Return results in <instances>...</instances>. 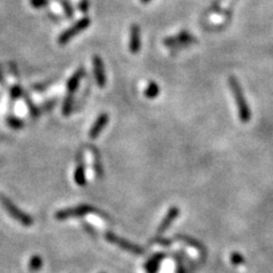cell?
<instances>
[{
    "mask_svg": "<svg viewBox=\"0 0 273 273\" xmlns=\"http://www.w3.org/2000/svg\"><path fill=\"white\" fill-rule=\"evenodd\" d=\"M229 86L231 89L232 95L234 98V101H236V105L238 107V114L239 119L243 123H247L251 120V110H249V106L246 101V98H245L244 91L242 87H240L239 81L234 77L229 78Z\"/></svg>",
    "mask_w": 273,
    "mask_h": 273,
    "instance_id": "cell-1",
    "label": "cell"
},
{
    "mask_svg": "<svg viewBox=\"0 0 273 273\" xmlns=\"http://www.w3.org/2000/svg\"><path fill=\"white\" fill-rule=\"evenodd\" d=\"M90 18L89 17H83L81 18V20H79L77 23H75L74 25H72L71 27H69L67 30H65L62 35L59 36L58 38V42L60 45H65V44H67V42L71 40V39H73V38L79 35V33H81L82 31H84L87 29V27H89V25H90Z\"/></svg>",
    "mask_w": 273,
    "mask_h": 273,
    "instance_id": "cell-2",
    "label": "cell"
},
{
    "mask_svg": "<svg viewBox=\"0 0 273 273\" xmlns=\"http://www.w3.org/2000/svg\"><path fill=\"white\" fill-rule=\"evenodd\" d=\"M97 209L90 205H79L75 207H71V209L58 211L56 213V219L57 220H66L70 218H75V216H82L88 213H95Z\"/></svg>",
    "mask_w": 273,
    "mask_h": 273,
    "instance_id": "cell-3",
    "label": "cell"
},
{
    "mask_svg": "<svg viewBox=\"0 0 273 273\" xmlns=\"http://www.w3.org/2000/svg\"><path fill=\"white\" fill-rule=\"evenodd\" d=\"M106 239L108 240V242H111V243H113V244H115V245H117V246H120L121 248H123V249H125V251H129V252H131V253L141 254V253L144 252L143 249H141L140 247L135 246V245L129 243L128 240L122 239V238H120V237L115 236V234H114V233H112V232L106 233Z\"/></svg>",
    "mask_w": 273,
    "mask_h": 273,
    "instance_id": "cell-4",
    "label": "cell"
},
{
    "mask_svg": "<svg viewBox=\"0 0 273 273\" xmlns=\"http://www.w3.org/2000/svg\"><path fill=\"white\" fill-rule=\"evenodd\" d=\"M195 38L191 35L188 33V32H181L177 37H171L167 38V39L164 40V44L167 47H183L190 45L191 42H195Z\"/></svg>",
    "mask_w": 273,
    "mask_h": 273,
    "instance_id": "cell-5",
    "label": "cell"
},
{
    "mask_svg": "<svg viewBox=\"0 0 273 273\" xmlns=\"http://www.w3.org/2000/svg\"><path fill=\"white\" fill-rule=\"evenodd\" d=\"M92 63H93V72H95V78L98 87L104 88L106 84V75H105V69H104L103 59L99 56H93Z\"/></svg>",
    "mask_w": 273,
    "mask_h": 273,
    "instance_id": "cell-6",
    "label": "cell"
},
{
    "mask_svg": "<svg viewBox=\"0 0 273 273\" xmlns=\"http://www.w3.org/2000/svg\"><path fill=\"white\" fill-rule=\"evenodd\" d=\"M107 123H108V115L106 113H104V114H100L98 116L95 123L92 124L90 131H89V136H90V139L98 138V135L103 132V130Z\"/></svg>",
    "mask_w": 273,
    "mask_h": 273,
    "instance_id": "cell-7",
    "label": "cell"
},
{
    "mask_svg": "<svg viewBox=\"0 0 273 273\" xmlns=\"http://www.w3.org/2000/svg\"><path fill=\"white\" fill-rule=\"evenodd\" d=\"M141 46V38H140V27L133 24L130 30V44L129 49L132 54L139 53Z\"/></svg>",
    "mask_w": 273,
    "mask_h": 273,
    "instance_id": "cell-8",
    "label": "cell"
},
{
    "mask_svg": "<svg viewBox=\"0 0 273 273\" xmlns=\"http://www.w3.org/2000/svg\"><path fill=\"white\" fill-rule=\"evenodd\" d=\"M179 213H180V211H179V209L177 206H173V207H171L170 210H168L166 216L162 221V223L159 224V228H158V231H157L158 234H161V233L166 231L167 228L170 227L173 221L178 218Z\"/></svg>",
    "mask_w": 273,
    "mask_h": 273,
    "instance_id": "cell-9",
    "label": "cell"
},
{
    "mask_svg": "<svg viewBox=\"0 0 273 273\" xmlns=\"http://www.w3.org/2000/svg\"><path fill=\"white\" fill-rule=\"evenodd\" d=\"M83 74H84V69L81 67V69H79L77 72H75L72 77L70 78L69 82H67V91H69L70 95H74V92L77 91L79 83H80V80H81V78L83 77Z\"/></svg>",
    "mask_w": 273,
    "mask_h": 273,
    "instance_id": "cell-10",
    "label": "cell"
},
{
    "mask_svg": "<svg viewBox=\"0 0 273 273\" xmlns=\"http://www.w3.org/2000/svg\"><path fill=\"white\" fill-rule=\"evenodd\" d=\"M74 180L78 186H86V170H84L83 163L80 161L74 172Z\"/></svg>",
    "mask_w": 273,
    "mask_h": 273,
    "instance_id": "cell-11",
    "label": "cell"
},
{
    "mask_svg": "<svg viewBox=\"0 0 273 273\" xmlns=\"http://www.w3.org/2000/svg\"><path fill=\"white\" fill-rule=\"evenodd\" d=\"M159 95V87L156 82H150L148 84V87L146 88L145 90V96L148 98V99H154Z\"/></svg>",
    "mask_w": 273,
    "mask_h": 273,
    "instance_id": "cell-12",
    "label": "cell"
},
{
    "mask_svg": "<svg viewBox=\"0 0 273 273\" xmlns=\"http://www.w3.org/2000/svg\"><path fill=\"white\" fill-rule=\"evenodd\" d=\"M93 152V158H95V171L98 178L103 177V166H101V161H100V155L98 153V150L96 148H92Z\"/></svg>",
    "mask_w": 273,
    "mask_h": 273,
    "instance_id": "cell-13",
    "label": "cell"
},
{
    "mask_svg": "<svg viewBox=\"0 0 273 273\" xmlns=\"http://www.w3.org/2000/svg\"><path fill=\"white\" fill-rule=\"evenodd\" d=\"M72 106H73V95H69L66 96L63 104V114L64 115H70V113L72 112Z\"/></svg>",
    "mask_w": 273,
    "mask_h": 273,
    "instance_id": "cell-14",
    "label": "cell"
},
{
    "mask_svg": "<svg viewBox=\"0 0 273 273\" xmlns=\"http://www.w3.org/2000/svg\"><path fill=\"white\" fill-rule=\"evenodd\" d=\"M62 6L64 8V12H65V15H66L67 18H73L74 16V11H73V7L72 5H71L67 0H62Z\"/></svg>",
    "mask_w": 273,
    "mask_h": 273,
    "instance_id": "cell-15",
    "label": "cell"
},
{
    "mask_svg": "<svg viewBox=\"0 0 273 273\" xmlns=\"http://www.w3.org/2000/svg\"><path fill=\"white\" fill-rule=\"evenodd\" d=\"M30 3L32 5V7L42 8V7H46L49 2L48 0H30Z\"/></svg>",
    "mask_w": 273,
    "mask_h": 273,
    "instance_id": "cell-16",
    "label": "cell"
},
{
    "mask_svg": "<svg viewBox=\"0 0 273 273\" xmlns=\"http://www.w3.org/2000/svg\"><path fill=\"white\" fill-rule=\"evenodd\" d=\"M41 266V260H40V257H33L32 258V261H31V265H30V269L31 270H38L39 269V267Z\"/></svg>",
    "mask_w": 273,
    "mask_h": 273,
    "instance_id": "cell-17",
    "label": "cell"
},
{
    "mask_svg": "<svg viewBox=\"0 0 273 273\" xmlns=\"http://www.w3.org/2000/svg\"><path fill=\"white\" fill-rule=\"evenodd\" d=\"M88 9H89L88 0H81V2L79 3V11L83 14H86L88 12Z\"/></svg>",
    "mask_w": 273,
    "mask_h": 273,
    "instance_id": "cell-18",
    "label": "cell"
},
{
    "mask_svg": "<svg viewBox=\"0 0 273 273\" xmlns=\"http://www.w3.org/2000/svg\"><path fill=\"white\" fill-rule=\"evenodd\" d=\"M150 2V0H141V3L143 4H148Z\"/></svg>",
    "mask_w": 273,
    "mask_h": 273,
    "instance_id": "cell-19",
    "label": "cell"
}]
</instances>
